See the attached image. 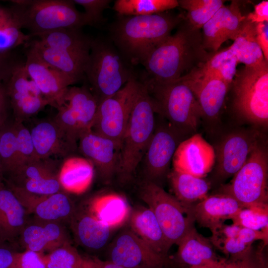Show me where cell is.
<instances>
[{"label":"cell","mask_w":268,"mask_h":268,"mask_svg":"<svg viewBox=\"0 0 268 268\" xmlns=\"http://www.w3.org/2000/svg\"><path fill=\"white\" fill-rule=\"evenodd\" d=\"M245 18L238 1L232 0L228 5H223L201 28L204 49L214 53L226 41H234Z\"/></svg>","instance_id":"7402d4cb"},{"label":"cell","mask_w":268,"mask_h":268,"mask_svg":"<svg viewBox=\"0 0 268 268\" xmlns=\"http://www.w3.org/2000/svg\"><path fill=\"white\" fill-rule=\"evenodd\" d=\"M142 82L131 78L118 92L98 106L91 131L121 144Z\"/></svg>","instance_id":"30bf717a"},{"label":"cell","mask_w":268,"mask_h":268,"mask_svg":"<svg viewBox=\"0 0 268 268\" xmlns=\"http://www.w3.org/2000/svg\"><path fill=\"white\" fill-rule=\"evenodd\" d=\"M268 205L243 208L232 220L241 227L268 231Z\"/></svg>","instance_id":"b9f144b4"},{"label":"cell","mask_w":268,"mask_h":268,"mask_svg":"<svg viewBox=\"0 0 268 268\" xmlns=\"http://www.w3.org/2000/svg\"><path fill=\"white\" fill-rule=\"evenodd\" d=\"M177 257L181 262L191 267L215 268L221 259L215 254L209 239L198 233L193 226L181 239Z\"/></svg>","instance_id":"4316f807"},{"label":"cell","mask_w":268,"mask_h":268,"mask_svg":"<svg viewBox=\"0 0 268 268\" xmlns=\"http://www.w3.org/2000/svg\"><path fill=\"white\" fill-rule=\"evenodd\" d=\"M26 48L24 66L29 77L49 105L57 108L67 88L74 82L44 63L30 48Z\"/></svg>","instance_id":"44dd1931"},{"label":"cell","mask_w":268,"mask_h":268,"mask_svg":"<svg viewBox=\"0 0 268 268\" xmlns=\"http://www.w3.org/2000/svg\"><path fill=\"white\" fill-rule=\"evenodd\" d=\"M262 140L260 132L255 129L236 131L227 134L215 150L217 178L223 181L233 176Z\"/></svg>","instance_id":"4fadbf2b"},{"label":"cell","mask_w":268,"mask_h":268,"mask_svg":"<svg viewBox=\"0 0 268 268\" xmlns=\"http://www.w3.org/2000/svg\"><path fill=\"white\" fill-rule=\"evenodd\" d=\"M139 195L155 216L170 247L178 245L194 226L195 219L188 209L161 186L144 181Z\"/></svg>","instance_id":"9c48e42d"},{"label":"cell","mask_w":268,"mask_h":268,"mask_svg":"<svg viewBox=\"0 0 268 268\" xmlns=\"http://www.w3.org/2000/svg\"><path fill=\"white\" fill-rule=\"evenodd\" d=\"M44 45L52 48L88 58L93 38L81 28H61L35 37Z\"/></svg>","instance_id":"1f68e13d"},{"label":"cell","mask_w":268,"mask_h":268,"mask_svg":"<svg viewBox=\"0 0 268 268\" xmlns=\"http://www.w3.org/2000/svg\"><path fill=\"white\" fill-rule=\"evenodd\" d=\"M172 161L173 169L203 178L215 165V149L196 134L179 143Z\"/></svg>","instance_id":"d6986e66"},{"label":"cell","mask_w":268,"mask_h":268,"mask_svg":"<svg viewBox=\"0 0 268 268\" xmlns=\"http://www.w3.org/2000/svg\"><path fill=\"white\" fill-rule=\"evenodd\" d=\"M14 124L16 136V168L39 158L36 153L29 129L24 125L23 122L14 120Z\"/></svg>","instance_id":"7bdbcfd3"},{"label":"cell","mask_w":268,"mask_h":268,"mask_svg":"<svg viewBox=\"0 0 268 268\" xmlns=\"http://www.w3.org/2000/svg\"><path fill=\"white\" fill-rule=\"evenodd\" d=\"M22 238L27 250L42 253L50 252L68 242L64 230L53 222L24 227Z\"/></svg>","instance_id":"d6a6232c"},{"label":"cell","mask_w":268,"mask_h":268,"mask_svg":"<svg viewBox=\"0 0 268 268\" xmlns=\"http://www.w3.org/2000/svg\"><path fill=\"white\" fill-rule=\"evenodd\" d=\"M77 148L92 163L103 181L110 182L117 174L120 144L90 130L80 136Z\"/></svg>","instance_id":"ac0fdd59"},{"label":"cell","mask_w":268,"mask_h":268,"mask_svg":"<svg viewBox=\"0 0 268 268\" xmlns=\"http://www.w3.org/2000/svg\"><path fill=\"white\" fill-rule=\"evenodd\" d=\"M190 268H208L203 267H190Z\"/></svg>","instance_id":"6f0895ef"},{"label":"cell","mask_w":268,"mask_h":268,"mask_svg":"<svg viewBox=\"0 0 268 268\" xmlns=\"http://www.w3.org/2000/svg\"><path fill=\"white\" fill-rule=\"evenodd\" d=\"M6 185L12 191L26 212L42 220L53 222L62 218H71L75 212L72 202L63 192L38 195Z\"/></svg>","instance_id":"603a6c76"},{"label":"cell","mask_w":268,"mask_h":268,"mask_svg":"<svg viewBox=\"0 0 268 268\" xmlns=\"http://www.w3.org/2000/svg\"><path fill=\"white\" fill-rule=\"evenodd\" d=\"M181 15L162 12L121 16L111 26L110 40L132 65L142 64L150 52L183 21Z\"/></svg>","instance_id":"7a4b0ae2"},{"label":"cell","mask_w":268,"mask_h":268,"mask_svg":"<svg viewBox=\"0 0 268 268\" xmlns=\"http://www.w3.org/2000/svg\"><path fill=\"white\" fill-rule=\"evenodd\" d=\"M91 260V268H124L110 261H103L97 258Z\"/></svg>","instance_id":"11a10c76"},{"label":"cell","mask_w":268,"mask_h":268,"mask_svg":"<svg viewBox=\"0 0 268 268\" xmlns=\"http://www.w3.org/2000/svg\"><path fill=\"white\" fill-rule=\"evenodd\" d=\"M268 231L255 230L250 228L241 227L237 237L243 242L252 245L257 240H262L265 245L268 243Z\"/></svg>","instance_id":"681fc988"},{"label":"cell","mask_w":268,"mask_h":268,"mask_svg":"<svg viewBox=\"0 0 268 268\" xmlns=\"http://www.w3.org/2000/svg\"><path fill=\"white\" fill-rule=\"evenodd\" d=\"M256 39L265 60L268 62V22L255 24Z\"/></svg>","instance_id":"f907efd6"},{"label":"cell","mask_w":268,"mask_h":268,"mask_svg":"<svg viewBox=\"0 0 268 268\" xmlns=\"http://www.w3.org/2000/svg\"><path fill=\"white\" fill-rule=\"evenodd\" d=\"M234 106L245 120L266 127L268 124V62L236 71Z\"/></svg>","instance_id":"52a82bcc"},{"label":"cell","mask_w":268,"mask_h":268,"mask_svg":"<svg viewBox=\"0 0 268 268\" xmlns=\"http://www.w3.org/2000/svg\"><path fill=\"white\" fill-rule=\"evenodd\" d=\"M268 150L262 140L221 193L231 196L244 208L268 205Z\"/></svg>","instance_id":"ba28073f"},{"label":"cell","mask_w":268,"mask_h":268,"mask_svg":"<svg viewBox=\"0 0 268 268\" xmlns=\"http://www.w3.org/2000/svg\"><path fill=\"white\" fill-rule=\"evenodd\" d=\"M233 41L228 48L236 56L238 63L252 67L259 65L265 60L256 39L255 24L246 17Z\"/></svg>","instance_id":"e575fe53"},{"label":"cell","mask_w":268,"mask_h":268,"mask_svg":"<svg viewBox=\"0 0 268 268\" xmlns=\"http://www.w3.org/2000/svg\"><path fill=\"white\" fill-rule=\"evenodd\" d=\"M26 47L32 50L44 63L72 80L74 83L85 77L88 58L48 47L37 39L31 40Z\"/></svg>","instance_id":"484cf974"},{"label":"cell","mask_w":268,"mask_h":268,"mask_svg":"<svg viewBox=\"0 0 268 268\" xmlns=\"http://www.w3.org/2000/svg\"><path fill=\"white\" fill-rule=\"evenodd\" d=\"M4 241L0 238V268H11L16 252L5 246Z\"/></svg>","instance_id":"f5cc1de1"},{"label":"cell","mask_w":268,"mask_h":268,"mask_svg":"<svg viewBox=\"0 0 268 268\" xmlns=\"http://www.w3.org/2000/svg\"><path fill=\"white\" fill-rule=\"evenodd\" d=\"M238 64L236 56L227 48L210 54L194 69L217 75L230 85L235 76Z\"/></svg>","instance_id":"8d00e7d4"},{"label":"cell","mask_w":268,"mask_h":268,"mask_svg":"<svg viewBox=\"0 0 268 268\" xmlns=\"http://www.w3.org/2000/svg\"><path fill=\"white\" fill-rule=\"evenodd\" d=\"M98 101L86 86H69L57 107L54 120L78 143L80 136L91 130Z\"/></svg>","instance_id":"8fae6325"},{"label":"cell","mask_w":268,"mask_h":268,"mask_svg":"<svg viewBox=\"0 0 268 268\" xmlns=\"http://www.w3.org/2000/svg\"><path fill=\"white\" fill-rule=\"evenodd\" d=\"M9 6L21 29L37 35L61 28H82L92 24L73 0H12Z\"/></svg>","instance_id":"3957f363"},{"label":"cell","mask_w":268,"mask_h":268,"mask_svg":"<svg viewBox=\"0 0 268 268\" xmlns=\"http://www.w3.org/2000/svg\"><path fill=\"white\" fill-rule=\"evenodd\" d=\"M75 4L83 7L84 13L92 24L98 25L103 22V11L109 7L110 0H73Z\"/></svg>","instance_id":"f6af8a7d"},{"label":"cell","mask_w":268,"mask_h":268,"mask_svg":"<svg viewBox=\"0 0 268 268\" xmlns=\"http://www.w3.org/2000/svg\"><path fill=\"white\" fill-rule=\"evenodd\" d=\"M5 84L14 120L23 122L49 105L34 83L29 77L24 63L18 62Z\"/></svg>","instance_id":"9a60e30c"},{"label":"cell","mask_w":268,"mask_h":268,"mask_svg":"<svg viewBox=\"0 0 268 268\" xmlns=\"http://www.w3.org/2000/svg\"><path fill=\"white\" fill-rule=\"evenodd\" d=\"M46 268H91V259L83 258L68 242L45 255Z\"/></svg>","instance_id":"ab89813d"},{"label":"cell","mask_w":268,"mask_h":268,"mask_svg":"<svg viewBox=\"0 0 268 268\" xmlns=\"http://www.w3.org/2000/svg\"><path fill=\"white\" fill-rule=\"evenodd\" d=\"M186 207L195 221L210 230L225 220L232 219L244 208L234 198L222 193L207 196Z\"/></svg>","instance_id":"cb8c5ba5"},{"label":"cell","mask_w":268,"mask_h":268,"mask_svg":"<svg viewBox=\"0 0 268 268\" xmlns=\"http://www.w3.org/2000/svg\"><path fill=\"white\" fill-rule=\"evenodd\" d=\"M29 129L39 159L53 157L67 158L78 149L77 142L66 133L54 118L38 120Z\"/></svg>","instance_id":"ffe728a7"},{"label":"cell","mask_w":268,"mask_h":268,"mask_svg":"<svg viewBox=\"0 0 268 268\" xmlns=\"http://www.w3.org/2000/svg\"><path fill=\"white\" fill-rule=\"evenodd\" d=\"M72 228L78 243L86 249L97 251L108 245L113 229L100 221L87 206L75 210Z\"/></svg>","instance_id":"d4e9b609"},{"label":"cell","mask_w":268,"mask_h":268,"mask_svg":"<svg viewBox=\"0 0 268 268\" xmlns=\"http://www.w3.org/2000/svg\"><path fill=\"white\" fill-rule=\"evenodd\" d=\"M155 110L145 84L142 85L122 137L117 175L130 180L141 162L155 128Z\"/></svg>","instance_id":"5b68a950"},{"label":"cell","mask_w":268,"mask_h":268,"mask_svg":"<svg viewBox=\"0 0 268 268\" xmlns=\"http://www.w3.org/2000/svg\"><path fill=\"white\" fill-rule=\"evenodd\" d=\"M252 247V245L243 242L236 236L224 241L218 249L230 256V259H236L245 255Z\"/></svg>","instance_id":"c3c4849f"},{"label":"cell","mask_w":268,"mask_h":268,"mask_svg":"<svg viewBox=\"0 0 268 268\" xmlns=\"http://www.w3.org/2000/svg\"><path fill=\"white\" fill-rule=\"evenodd\" d=\"M263 249L255 250L253 247L244 256L229 260L221 259L215 268H268L266 258Z\"/></svg>","instance_id":"ee69618b"},{"label":"cell","mask_w":268,"mask_h":268,"mask_svg":"<svg viewBox=\"0 0 268 268\" xmlns=\"http://www.w3.org/2000/svg\"><path fill=\"white\" fill-rule=\"evenodd\" d=\"M180 78L193 93L203 117L209 120L216 119L230 85L217 75L196 69Z\"/></svg>","instance_id":"e0dca14e"},{"label":"cell","mask_w":268,"mask_h":268,"mask_svg":"<svg viewBox=\"0 0 268 268\" xmlns=\"http://www.w3.org/2000/svg\"><path fill=\"white\" fill-rule=\"evenodd\" d=\"M181 135L168 123L158 126L155 125L153 134L141 161L145 181L159 185V182L168 176L171 162L181 142Z\"/></svg>","instance_id":"5bb4252c"},{"label":"cell","mask_w":268,"mask_h":268,"mask_svg":"<svg viewBox=\"0 0 268 268\" xmlns=\"http://www.w3.org/2000/svg\"><path fill=\"white\" fill-rule=\"evenodd\" d=\"M55 162L52 158L36 159L18 167L3 181L8 186L35 195L62 192Z\"/></svg>","instance_id":"2e32d148"},{"label":"cell","mask_w":268,"mask_h":268,"mask_svg":"<svg viewBox=\"0 0 268 268\" xmlns=\"http://www.w3.org/2000/svg\"><path fill=\"white\" fill-rule=\"evenodd\" d=\"M26 211L12 191L0 179V238L10 241L24 228Z\"/></svg>","instance_id":"f1b7e54d"},{"label":"cell","mask_w":268,"mask_h":268,"mask_svg":"<svg viewBox=\"0 0 268 268\" xmlns=\"http://www.w3.org/2000/svg\"><path fill=\"white\" fill-rule=\"evenodd\" d=\"M88 207L100 221L113 229L122 226L128 221L132 210L126 198L116 193L96 196Z\"/></svg>","instance_id":"f546056e"},{"label":"cell","mask_w":268,"mask_h":268,"mask_svg":"<svg viewBox=\"0 0 268 268\" xmlns=\"http://www.w3.org/2000/svg\"><path fill=\"white\" fill-rule=\"evenodd\" d=\"M84 74L98 104L135 76L132 65L112 42L101 37L92 39Z\"/></svg>","instance_id":"277c9868"},{"label":"cell","mask_w":268,"mask_h":268,"mask_svg":"<svg viewBox=\"0 0 268 268\" xmlns=\"http://www.w3.org/2000/svg\"><path fill=\"white\" fill-rule=\"evenodd\" d=\"M182 22L175 33L157 45L142 64L147 73L144 80L159 84L174 81L188 74L210 56L203 47L200 29L187 20Z\"/></svg>","instance_id":"6da1fadb"},{"label":"cell","mask_w":268,"mask_h":268,"mask_svg":"<svg viewBox=\"0 0 268 268\" xmlns=\"http://www.w3.org/2000/svg\"><path fill=\"white\" fill-rule=\"evenodd\" d=\"M2 178H3V175H2V166H1V162L0 151V179H2Z\"/></svg>","instance_id":"9f6ffc18"},{"label":"cell","mask_w":268,"mask_h":268,"mask_svg":"<svg viewBox=\"0 0 268 268\" xmlns=\"http://www.w3.org/2000/svg\"><path fill=\"white\" fill-rule=\"evenodd\" d=\"M9 101L7 97L5 85L0 81V128L5 123L7 102Z\"/></svg>","instance_id":"db71d44e"},{"label":"cell","mask_w":268,"mask_h":268,"mask_svg":"<svg viewBox=\"0 0 268 268\" xmlns=\"http://www.w3.org/2000/svg\"><path fill=\"white\" fill-rule=\"evenodd\" d=\"M176 199L185 207L200 201L208 195L210 184L202 178L174 169L168 176Z\"/></svg>","instance_id":"836d02e7"},{"label":"cell","mask_w":268,"mask_h":268,"mask_svg":"<svg viewBox=\"0 0 268 268\" xmlns=\"http://www.w3.org/2000/svg\"><path fill=\"white\" fill-rule=\"evenodd\" d=\"M32 39L22 31L10 7L0 6V52L7 53L19 46H25Z\"/></svg>","instance_id":"d590c367"},{"label":"cell","mask_w":268,"mask_h":268,"mask_svg":"<svg viewBox=\"0 0 268 268\" xmlns=\"http://www.w3.org/2000/svg\"><path fill=\"white\" fill-rule=\"evenodd\" d=\"M107 260L124 268H164L167 257L161 255L127 227L109 243Z\"/></svg>","instance_id":"7c38bea8"},{"label":"cell","mask_w":268,"mask_h":268,"mask_svg":"<svg viewBox=\"0 0 268 268\" xmlns=\"http://www.w3.org/2000/svg\"><path fill=\"white\" fill-rule=\"evenodd\" d=\"M179 6L177 0H117L113 8L121 16L148 15Z\"/></svg>","instance_id":"74e56055"},{"label":"cell","mask_w":268,"mask_h":268,"mask_svg":"<svg viewBox=\"0 0 268 268\" xmlns=\"http://www.w3.org/2000/svg\"><path fill=\"white\" fill-rule=\"evenodd\" d=\"M95 168L85 158L69 156L59 171V181L63 190L74 194L85 192L93 179Z\"/></svg>","instance_id":"4dcf8cb0"},{"label":"cell","mask_w":268,"mask_h":268,"mask_svg":"<svg viewBox=\"0 0 268 268\" xmlns=\"http://www.w3.org/2000/svg\"><path fill=\"white\" fill-rule=\"evenodd\" d=\"M0 151L3 178L12 172L17 165L16 136L14 122L12 123L5 122L0 128Z\"/></svg>","instance_id":"60d3db41"},{"label":"cell","mask_w":268,"mask_h":268,"mask_svg":"<svg viewBox=\"0 0 268 268\" xmlns=\"http://www.w3.org/2000/svg\"><path fill=\"white\" fill-rule=\"evenodd\" d=\"M129 228L157 253L167 257L169 247L153 212L147 207H137L131 210Z\"/></svg>","instance_id":"83f0119b"},{"label":"cell","mask_w":268,"mask_h":268,"mask_svg":"<svg viewBox=\"0 0 268 268\" xmlns=\"http://www.w3.org/2000/svg\"><path fill=\"white\" fill-rule=\"evenodd\" d=\"M11 268H46L45 255L30 250L16 252Z\"/></svg>","instance_id":"bcb514c9"},{"label":"cell","mask_w":268,"mask_h":268,"mask_svg":"<svg viewBox=\"0 0 268 268\" xmlns=\"http://www.w3.org/2000/svg\"><path fill=\"white\" fill-rule=\"evenodd\" d=\"M240 228L234 223L231 225L223 223L210 230L212 236L209 240L214 246L218 248L227 239L236 237Z\"/></svg>","instance_id":"7dc6e473"},{"label":"cell","mask_w":268,"mask_h":268,"mask_svg":"<svg viewBox=\"0 0 268 268\" xmlns=\"http://www.w3.org/2000/svg\"><path fill=\"white\" fill-rule=\"evenodd\" d=\"M246 19L254 24L268 22V1L263 0L254 6V10L250 12Z\"/></svg>","instance_id":"816d5d0a"},{"label":"cell","mask_w":268,"mask_h":268,"mask_svg":"<svg viewBox=\"0 0 268 268\" xmlns=\"http://www.w3.org/2000/svg\"><path fill=\"white\" fill-rule=\"evenodd\" d=\"M143 82L153 102L155 113L165 118L182 135L196 132L202 113L192 90L181 78L162 84L145 80Z\"/></svg>","instance_id":"8992f818"},{"label":"cell","mask_w":268,"mask_h":268,"mask_svg":"<svg viewBox=\"0 0 268 268\" xmlns=\"http://www.w3.org/2000/svg\"><path fill=\"white\" fill-rule=\"evenodd\" d=\"M222 0H179V6L187 11V20L200 29L224 5Z\"/></svg>","instance_id":"f35d334b"}]
</instances>
